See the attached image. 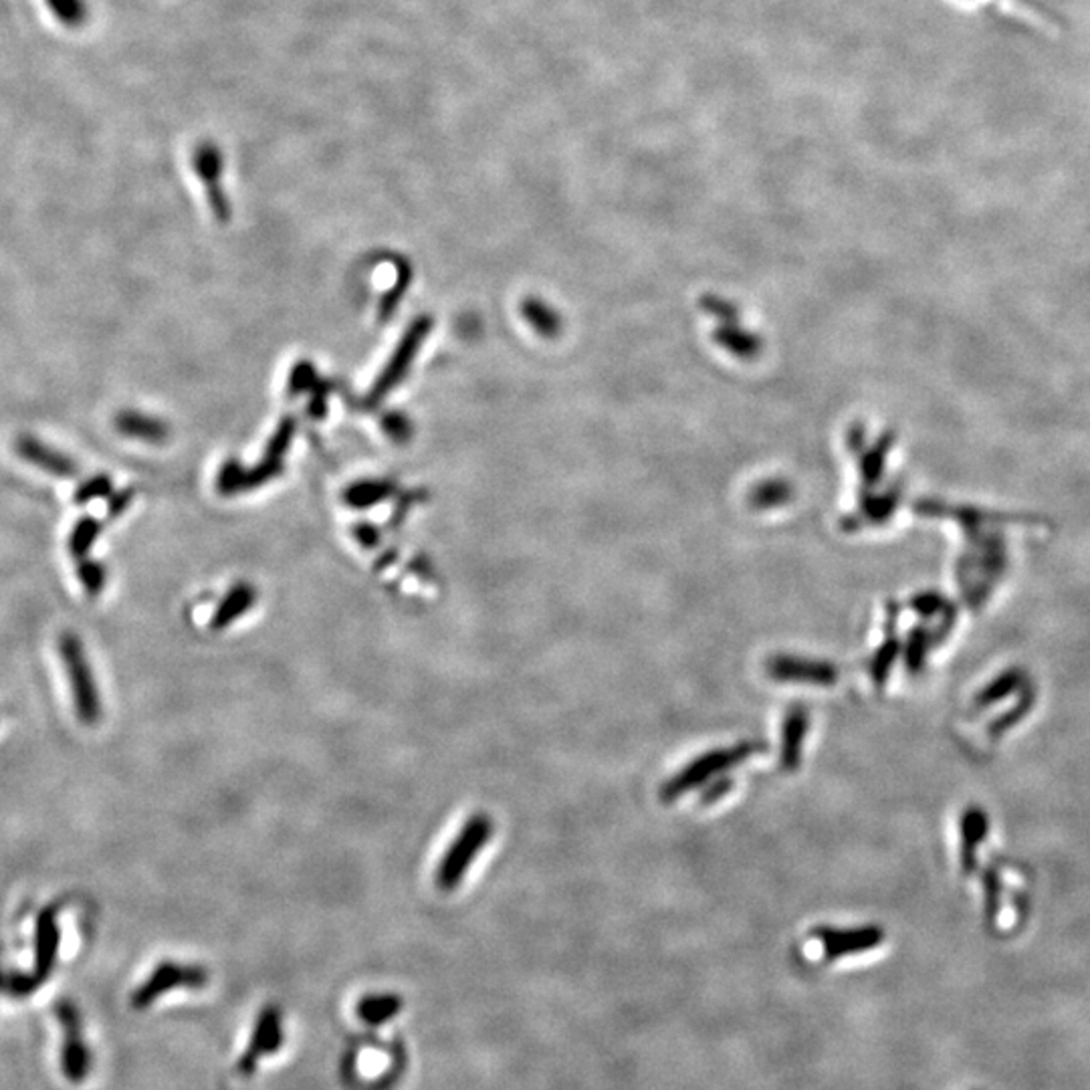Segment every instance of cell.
<instances>
[{
  "label": "cell",
  "mask_w": 1090,
  "mask_h": 1090,
  "mask_svg": "<svg viewBox=\"0 0 1090 1090\" xmlns=\"http://www.w3.org/2000/svg\"><path fill=\"white\" fill-rule=\"evenodd\" d=\"M493 832V820L483 811L473 814L466 820L437 866V887L440 891H454L465 880L469 868L487 846Z\"/></svg>",
  "instance_id": "1"
},
{
  "label": "cell",
  "mask_w": 1090,
  "mask_h": 1090,
  "mask_svg": "<svg viewBox=\"0 0 1090 1090\" xmlns=\"http://www.w3.org/2000/svg\"><path fill=\"white\" fill-rule=\"evenodd\" d=\"M763 749H766V745L759 744V742H744V744L732 745V747L713 749L678 771L673 780H668L661 790V798L663 802H675L683 794L691 792L692 787L706 784L713 775L732 770L735 766L744 763L745 759L756 756Z\"/></svg>",
  "instance_id": "2"
},
{
  "label": "cell",
  "mask_w": 1090,
  "mask_h": 1090,
  "mask_svg": "<svg viewBox=\"0 0 1090 1090\" xmlns=\"http://www.w3.org/2000/svg\"><path fill=\"white\" fill-rule=\"evenodd\" d=\"M209 982H211V973L206 968L197 965V963H180V961L166 959L150 971L146 980L133 990L130 1004H132L133 1010H147L166 994H173L178 990L200 992L209 985Z\"/></svg>",
  "instance_id": "3"
},
{
  "label": "cell",
  "mask_w": 1090,
  "mask_h": 1090,
  "mask_svg": "<svg viewBox=\"0 0 1090 1090\" xmlns=\"http://www.w3.org/2000/svg\"><path fill=\"white\" fill-rule=\"evenodd\" d=\"M285 1046V1020L283 1011L275 1004H266L254 1018L253 1030L242 1048L239 1061L235 1064V1073L240 1078H251L257 1075L261 1064L277 1056Z\"/></svg>",
  "instance_id": "4"
},
{
  "label": "cell",
  "mask_w": 1090,
  "mask_h": 1090,
  "mask_svg": "<svg viewBox=\"0 0 1090 1090\" xmlns=\"http://www.w3.org/2000/svg\"><path fill=\"white\" fill-rule=\"evenodd\" d=\"M433 330V320L420 316L408 325V330L400 337L399 346L394 354L386 362L384 370L376 378L368 396L364 400L366 408L378 406L382 400L406 378L414 359L418 356L420 347L425 344L426 335Z\"/></svg>",
  "instance_id": "5"
},
{
  "label": "cell",
  "mask_w": 1090,
  "mask_h": 1090,
  "mask_svg": "<svg viewBox=\"0 0 1090 1090\" xmlns=\"http://www.w3.org/2000/svg\"><path fill=\"white\" fill-rule=\"evenodd\" d=\"M59 651L66 663L67 677L73 689V701L78 718L85 725H94L102 718V703H99V692L95 687L94 673L92 666L85 659L83 644L75 635H63L59 640Z\"/></svg>",
  "instance_id": "6"
},
{
  "label": "cell",
  "mask_w": 1090,
  "mask_h": 1090,
  "mask_svg": "<svg viewBox=\"0 0 1090 1090\" xmlns=\"http://www.w3.org/2000/svg\"><path fill=\"white\" fill-rule=\"evenodd\" d=\"M57 1020L63 1028V1051H61V1070L69 1082L80 1085L92 1073V1052L83 1040V1024L78 1006L69 999L55 1004Z\"/></svg>",
  "instance_id": "7"
},
{
  "label": "cell",
  "mask_w": 1090,
  "mask_h": 1090,
  "mask_svg": "<svg viewBox=\"0 0 1090 1090\" xmlns=\"http://www.w3.org/2000/svg\"><path fill=\"white\" fill-rule=\"evenodd\" d=\"M768 673L778 683H802L830 687L838 680V668L826 661H814L794 654H775L768 661Z\"/></svg>",
  "instance_id": "8"
},
{
  "label": "cell",
  "mask_w": 1090,
  "mask_h": 1090,
  "mask_svg": "<svg viewBox=\"0 0 1090 1090\" xmlns=\"http://www.w3.org/2000/svg\"><path fill=\"white\" fill-rule=\"evenodd\" d=\"M192 166L194 173L206 187V199L211 204L214 218L226 223L230 218V204L225 197V190L221 185L223 178V152L214 146L213 142H202L192 154Z\"/></svg>",
  "instance_id": "9"
},
{
  "label": "cell",
  "mask_w": 1090,
  "mask_h": 1090,
  "mask_svg": "<svg viewBox=\"0 0 1090 1090\" xmlns=\"http://www.w3.org/2000/svg\"><path fill=\"white\" fill-rule=\"evenodd\" d=\"M394 1058H396V1054L388 1051L384 1046L362 1044L358 1048L349 1052L344 1070H346L349 1080H366V1085H368V1080H376V1087H378L380 1085L378 1080H392L394 1078L396 1066H399V1063H394Z\"/></svg>",
  "instance_id": "10"
},
{
  "label": "cell",
  "mask_w": 1090,
  "mask_h": 1090,
  "mask_svg": "<svg viewBox=\"0 0 1090 1090\" xmlns=\"http://www.w3.org/2000/svg\"><path fill=\"white\" fill-rule=\"evenodd\" d=\"M818 937L825 944L826 953L830 958H838V956H849V953L877 947L878 944H882L885 933L875 925L854 927V929L822 927V929H818Z\"/></svg>",
  "instance_id": "11"
},
{
  "label": "cell",
  "mask_w": 1090,
  "mask_h": 1090,
  "mask_svg": "<svg viewBox=\"0 0 1090 1090\" xmlns=\"http://www.w3.org/2000/svg\"><path fill=\"white\" fill-rule=\"evenodd\" d=\"M990 832V816L982 806H968L959 818V834H961V866L965 875H971L978 866V852Z\"/></svg>",
  "instance_id": "12"
},
{
  "label": "cell",
  "mask_w": 1090,
  "mask_h": 1090,
  "mask_svg": "<svg viewBox=\"0 0 1090 1090\" xmlns=\"http://www.w3.org/2000/svg\"><path fill=\"white\" fill-rule=\"evenodd\" d=\"M16 452L23 457L31 465L39 466L43 471L51 473L55 477H75L80 475V466L69 459L63 452L55 451L47 447L45 442L33 439L31 435H23L16 440Z\"/></svg>",
  "instance_id": "13"
},
{
  "label": "cell",
  "mask_w": 1090,
  "mask_h": 1090,
  "mask_svg": "<svg viewBox=\"0 0 1090 1090\" xmlns=\"http://www.w3.org/2000/svg\"><path fill=\"white\" fill-rule=\"evenodd\" d=\"M59 951V927L55 919V909L49 907L40 913L37 919V929H35V980L40 985L51 975Z\"/></svg>",
  "instance_id": "14"
},
{
  "label": "cell",
  "mask_w": 1090,
  "mask_h": 1090,
  "mask_svg": "<svg viewBox=\"0 0 1090 1090\" xmlns=\"http://www.w3.org/2000/svg\"><path fill=\"white\" fill-rule=\"evenodd\" d=\"M808 727H810V718H808L806 707H792L785 715L784 725H782V754H780L782 770H798Z\"/></svg>",
  "instance_id": "15"
},
{
  "label": "cell",
  "mask_w": 1090,
  "mask_h": 1090,
  "mask_svg": "<svg viewBox=\"0 0 1090 1090\" xmlns=\"http://www.w3.org/2000/svg\"><path fill=\"white\" fill-rule=\"evenodd\" d=\"M257 588L249 582H239L233 585L225 594V599L218 602L213 618H211V630L221 632L230 625H235L249 611H253L257 604Z\"/></svg>",
  "instance_id": "16"
},
{
  "label": "cell",
  "mask_w": 1090,
  "mask_h": 1090,
  "mask_svg": "<svg viewBox=\"0 0 1090 1090\" xmlns=\"http://www.w3.org/2000/svg\"><path fill=\"white\" fill-rule=\"evenodd\" d=\"M404 1010V997L392 992H374L366 994L356 1004V1016L362 1024L370 1028H382L399 1018Z\"/></svg>",
  "instance_id": "17"
},
{
  "label": "cell",
  "mask_w": 1090,
  "mask_h": 1090,
  "mask_svg": "<svg viewBox=\"0 0 1090 1090\" xmlns=\"http://www.w3.org/2000/svg\"><path fill=\"white\" fill-rule=\"evenodd\" d=\"M116 430L123 435L126 439L142 440L147 445H162L168 440L170 428L156 416L150 414L126 411L116 416Z\"/></svg>",
  "instance_id": "18"
},
{
  "label": "cell",
  "mask_w": 1090,
  "mask_h": 1090,
  "mask_svg": "<svg viewBox=\"0 0 1090 1090\" xmlns=\"http://www.w3.org/2000/svg\"><path fill=\"white\" fill-rule=\"evenodd\" d=\"M396 491L394 483L392 481L386 479H364L356 481L347 487L342 499L347 507H354V509H370V507L378 506L382 503L386 499H390L392 495Z\"/></svg>",
  "instance_id": "19"
},
{
  "label": "cell",
  "mask_w": 1090,
  "mask_h": 1090,
  "mask_svg": "<svg viewBox=\"0 0 1090 1090\" xmlns=\"http://www.w3.org/2000/svg\"><path fill=\"white\" fill-rule=\"evenodd\" d=\"M1024 683L1026 675L1022 668H1018V666L1006 668V671H1002L997 677L992 678L982 691L978 692V697H975V706L980 707V709L996 706L999 701L1008 699L1010 695L1018 691Z\"/></svg>",
  "instance_id": "20"
},
{
  "label": "cell",
  "mask_w": 1090,
  "mask_h": 1090,
  "mask_svg": "<svg viewBox=\"0 0 1090 1090\" xmlns=\"http://www.w3.org/2000/svg\"><path fill=\"white\" fill-rule=\"evenodd\" d=\"M411 283H413V266L408 265L406 261H400L396 281L392 283V287L380 299V309H378L380 320L388 321L394 316V311L399 309V304L402 301L406 289L411 287Z\"/></svg>",
  "instance_id": "21"
},
{
  "label": "cell",
  "mask_w": 1090,
  "mask_h": 1090,
  "mask_svg": "<svg viewBox=\"0 0 1090 1090\" xmlns=\"http://www.w3.org/2000/svg\"><path fill=\"white\" fill-rule=\"evenodd\" d=\"M102 528H104V525H102L97 519H80V521H78V525L73 528L71 540H69V552H71V556L78 559H85V556L90 554V549L94 547L95 540L99 537Z\"/></svg>",
  "instance_id": "22"
},
{
  "label": "cell",
  "mask_w": 1090,
  "mask_h": 1090,
  "mask_svg": "<svg viewBox=\"0 0 1090 1090\" xmlns=\"http://www.w3.org/2000/svg\"><path fill=\"white\" fill-rule=\"evenodd\" d=\"M320 382L318 378V370L311 362L307 359H301L293 366L292 374H289V382H287V394L295 399L299 394H306V392H311L316 386Z\"/></svg>",
  "instance_id": "23"
},
{
  "label": "cell",
  "mask_w": 1090,
  "mask_h": 1090,
  "mask_svg": "<svg viewBox=\"0 0 1090 1090\" xmlns=\"http://www.w3.org/2000/svg\"><path fill=\"white\" fill-rule=\"evenodd\" d=\"M295 430H297V423H295V418H293V416H285V418H281L277 430L273 433V437H271L269 442H266L265 459L283 461L285 452L289 451V447H292Z\"/></svg>",
  "instance_id": "24"
},
{
  "label": "cell",
  "mask_w": 1090,
  "mask_h": 1090,
  "mask_svg": "<svg viewBox=\"0 0 1090 1090\" xmlns=\"http://www.w3.org/2000/svg\"><path fill=\"white\" fill-rule=\"evenodd\" d=\"M78 576H80L81 584H83L85 592L90 596H97L104 590V585H106V566L99 564V561H94V559H80Z\"/></svg>",
  "instance_id": "25"
},
{
  "label": "cell",
  "mask_w": 1090,
  "mask_h": 1090,
  "mask_svg": "<svg viewBox=\"0 0 1090 1090\" xmlns=\"http://www.w3.org/2000/svg\"><path fill=\"white\" fill-rule=\"evenodd\" d=\"M380 425H382L386 437L396 445H406L408 440L413 439V420L406 414L399 413V411L384 414Z\"/></svg>",
  "instance_id": "26"
},
{
  "label": "cell",
  "mask_w": 1090,
  "mask_h": 1090,
  "mask_svg": "<svg viewBox=\"0 0 1090 1090\" xmlns=\"http://www.w3.org/2000/svg\"><path fill=\"white\" fill-rule=\"evenodd\" d=\"M927 651H929V639L927 635L923 632V628H915V632L911 635L909 639V644L904 649V661H907V668L917 673L919 668L925 663V656H927Z\"/></svg>",
  "instance_id": "27"
},
{
  "label": "cell",
  "mask_w": 1090,
  "mask_h": 1090,
  "mask_svg": "<svg viewBox=\"0 0 1090 1090\" xmlns=\"http://www.w3.org/2000/svg\"><path fill=\"white\" fill-rule=\"evenodd\" d=\"M109 495H111V479L106 475H97L94 479L81 483L73 497H75L78 506H85L94 499H106Z\"/></svg>",
  "instance_id": "28"
},
{
  "label": "cell",
  "mask_w": 1090,
  "mask_h": 1090,
  "mask_svg": "<svg viewBox=\"0 0 1090 1090\" xmlns=\"http://www.w3.org/2000/svg\"><path fill=\"white\" fill-rule=\"evenodd\" d=\"M897 654H899V640L889 639L878 649L875 659H873V666H870L877 685L885 683V678L889 675Z\"/></svg>",
  "instance_id": "29"
},
{
  "label": "cell",
  "mask_w": 1090,
  "mask_h": 1090,
  "mask_svg": "<svg viewBox=\"0 0 1090 1090\" xmlns=\"http://www.w3.org/2000/svg\"><path fill=\"white\" fill-rule=\"evenodd\" d=\"M51 11L66 25H80L85 19V4L81 0H47Z\"/></svg>",
  "instance_id": "30"
},
{
  "label": "cell",
  "mask_w": 1090,
  "mask_h": 1090,
  "mask_svg": "<svg viewBox=\"0 0 1090 1090\" xmlns=\"http://www.w3.org/2000/svg\"><path fill=\"white\" fill-rule=\"evenodd\" d=\"M40 984L33 973H9L4 975V992L13 997H27L39 990Z\"/></svg>",
  "instance_id": "31"
},
{
  "label": "cell",
  "mask_w": 1090,
  "mask_h": 1090,
  "mask_svg": "<svg viewBox=\"0 0 1090 1090\" xmlns=\"http://www.w3.org/2000/svg\"><path fill=\"white\" fill-rule=\"evenodd\" d=\"M328 392H330V388H328V384H323L321 380L318 382V386L309 392V394H311V400H309V414H311L313 418H323L325 413H328Z\"/></svg>",
  "instance_id": "32"
},
{
  "label": "cell",
  "mask_w": 1090,
  "mask_h": 1090,
  "mask_svg": "<svg viewBox=\"0 0 1090 1090\" xmlns=\"http://www.w3.org/2000/svg\"><path fill=\"white\" fill-rule=\"evenodd\" d=\"M132 499L133 489H123V491L118 493V495H114V499H111V501H109V506H107V513H109V518H118V516H121V513L130 507Z\"/></svg>",
  "instance_id": "33"
},
{
  "label": "cell",
  "mask_w": 1090,
  "mask_h": 1090,
  "mask_svg": "<svg viewBox=\"0 0 1090 1090\" xmlns=\"http://www.w3.org/2000/svg\"><path fill=\"white\" fill-rule=\"evenodd\" d=\"M354 537H356L359 544L364 545V547H374V545L380 542V533H378V530H376L374 525H370V523H358V525L354 528Z\"/></svg>",
  "instance_id": "34"
},
{
  "label": "cell",
  "mask_w": 1090,
  "mask_h": 1090,
  "mask_svg": "<svg viewBox=\"0 0 1090 1090\" xmlns=\"http://www.w3.org/2000/svg\"><path fill=\"white\" fill-rule=\"evenodd\" d=\"M732 785L733 782L730 778H721L719 782H715V784L711 785V787L707 790L706 794H703V798H701V802H703V804H715V802H719V799L723 798V796L732 790Z\"/></svg>",
  "instance_id": "35"
},
{
  "label": "cell",
  "mask_w": 1090,
  "mask_h": 1090,
  "mask_svg": "<svg viewBox=\"0 0 1090 1090\" xmlns=\"http://www.w3.org/2000/svg\"><path fill=\"white\" fill-rule=\"evenodd\" d=\"M2 987H4V975H2V971H0V990H2Z\"/></svg>",
  "instance_id": "36"
}]
</instances>
